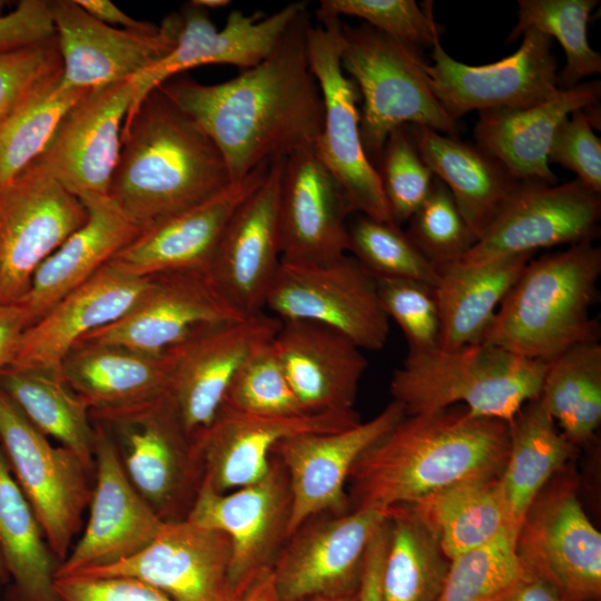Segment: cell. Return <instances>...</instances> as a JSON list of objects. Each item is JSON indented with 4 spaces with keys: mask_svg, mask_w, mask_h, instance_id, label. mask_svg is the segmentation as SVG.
I'll return each mask as SVG.
<instances>
[{
    "mask_svg": "<svg viewBox=\"0 0 601 601\" xmlns=\"http://www.w3.org/2000/svg\"><path fill=\"white\" fill-rule=\"evenodd\" d=\"M49 11L61 59V83L90 90L139 76L174 47L181 27L179 12L149 32L107 26L76 0H50Z\"/></svg>",
    "mask_w": 601,
    "mask_h": 601,
    "instance_id": "obj_18",
    "label": "cell"
},
{
    "mask_svg": "<svg viewBox=\"0 0 601 601\" xmlns=\"http://www.w3.org/2000/svg\"><path fill=\"white\" fill-rule=\"evenodd\" d=\"M272 344L306 412L356 411L358 385L368 362L349 338L317 323L282 321Z\"/></svg>",
    "mask_w": 601,
    "mask_h": 601,
    "instance_id": "obj_30",
    "label": "cell"
},
{
    "mask_svg": "<svg viewBox=\"0 0 601 601\" xmlns=\"http://www.w3.org/2000/svg\"><path fill=\"white\" fill-rule=\"evenodd\" d=\"M55 36L48 0H22L0 16V53L36 46Z\"/></svg>",
    "mask_w": 601,
    "mask_h": 601,
    "instance_id": "obj_54",
    "label": "cell"
},
{
    "mask_svg": "<svg viewBox=\"0 0 601 601\" xmlns=\"http://www.w3.org/2000/svg\"><path fill=\"white\" fill-rule=\"evenodd\" d=\"M56 601H173L156 588L129 577L71 574L55 578Z\"/></svg>",
    "mask_w": 601,
    "mask_h": 601,
    "instance_id": "obj_53",
    "label": "cell"
},
{
    "mask_svg": "<svg viewBox=\"0 0 601 601\" xmlns=\"http://www.w3.org/2000/svg\"><path fill=\"white\" fill-rule=\"evenodd\" d=\"M390 511L351 509L304 522L288 536L272 570L279 600L355 594L366 549Z\"/></svg>",
    "mask_w": 601,
    "mask_h": 601,
    "instance_id": "obj_17",
    "label": "cell"
},
{
    "mask_svg": "<svg viewBox=\"0 0 601 601\" xmlns=\"http://www.w3.org/2000/svg\"><path fill=\"white\" fill-rule=\"evenodd\" d=\"M317 19L306 36L308 62L323 102L315 154L344 189L353 211L392 223L378 171L361 139L359 92L342 68L343 23L339 17L321 11Z\"/></svg>",
    "mask_w": 601,
    "mask_h": 601,
    "instance_id": "obj_8",
    "label": "cell"
},
{
    "mask_svg": "<svg viewBox=\"0 0 601 601\" xmlns=\"http://www.w3.org/2000/svg\"><path fill=\"white\" fill-rule=\"evenodd\" d=\"M269 164L231 183L208 200L144 229L108 264L137 277L179 270L208 272L226 225L264 180Z\"/></svg>",
    "mask_w": 601,
    "mask_h": 601,
    "instance_id": "obj_28",
    "label": "cell"
},
{
    "mask_svg": "<svg viewBox=\"0 0 601 601\" xmlns=\"http://www.w3.org/2000/svg\"><path fill=\"white\" fill-rule=\"evenodd\" d=\"M280 325V319L263 311L205 325L162 353L166 393L189 436L211 423L236 372L256 348L274 338Z\"/></svg>",
    "mask_w": 601,
    "mask_h": 601,
    "instance_id": "obj_13",
    "label": "cell"
},
{
    "mask_svg": "<svg viewBox=\"0 0 601 601\" xmlns=\"http://www.w3.org/2000/svg\"><path fill=\"white\" fill-rule=\"evenodd\" d=\"M4 572H6V568H4L3 559L0 552V577H2Z\"/></svg>",
    "mask_w": 601,
    "mask_h": 601,
    "instance_id": "obj_62",
    "label": "cell"
},
{
    "mask_svg": "<svg viewBox=\"0 0 601 601\" xmlns=\"http://www.w3.org/2000/svg\"><path fill=\"white\" fill-rule=\"evenodd\" d=\"M150 279L106 264L26 328L9 365L59 371L62 358L79 341L127 314L146 293Z\"/></svg>",
    "mask_w": 601,
    "mask_h": 601,
    "instance_id": "obj_29",
    "label": "cell"
},
{
    "mask_svg": "<svg viewBox=\"0 0 601 601\" xmlns=\"http://www.w3.org/2000/svg\"><path fill=\"white\" fill-rule=\"evenodd\" d=\"M387 543L388 519L376 531L366 549L356 601H383L381 579Z\"/></svg>",
    "mask_w": 601,
    "mask_h": 601,
    "instance_id": "obj_55",
    "label": "cell"
},
{
    "mask_svg": "<svg viewBox=\"0 0 601 601\" xmlns=\"http://www.w3.org/2000/svg\"><path fill=\"white\" fill-rule=\"evenodd\" d=\"M61 71L53 39L28 48L0 53V122L37 83Z\"/></svg>",
    "mask_w": 601,
    "mask_h": 601,
    "instance_id": "obj_52",
    "label": "cell"
},
{
    "mask_svg": "<svg viewBox=\"0 0 601 601\" xmlns=\"http://www.w3.org/2000/svg\"><path fill=\"white\" fill-rule=\"evenodd\" d=\"M230 568L229 538L184 519L164 521L155 539L134 556L76 574L138 579L173 601H238Z\"/></svg>",
    "mask_w": 601,
    "mask_h": 601,
    "instance_id": "obj_21",
    "label": "cell"
},
{
    "mask_svg": "<svg viewBox=\"0 0 601 601\" xmlns=\"http://www.w3.org/2000/svg\"><path fill=\"white\" fill-rule=\"evenodd\" d=\"M533 255L480 264L456 262L439 268L434 287L441 322L439 348L454 351L481 343L500 304Z\"/></svg>",
    "mask_w": 601,
    "mask_h": 601,
    "instance_id": "obj_34",
    "label": "cell"
},
{
    "mask_svg": "<svg viewBox=\"0 0 601 601\" xmlns=\"http://www.w3.org/2000/svg\"><path fill=\"white\" fill-rule=\"evenodd\" d=\"M87 219L83 204L37 159L0 187V304H18L38 268Z\"/></svg>",
    "mask_w": 601,
    "mask_h": 601,
    "instance_id": "obj_12",
    "label": "cell"
},
{
    "mask_svg": "<svg viewBox=\"0 0 601 601\" xmlns=\"http://www.w3.org/2000/svg\"><path fill=\"white\" fill-rule=\"evenodd\" d=\"M381 305L402 329L408 349L439 347L441 322L434 287L401 278H375Z\"/></svg>",
    "mask_w": 601,
    "mask_h": 601,
    "instance_id": "obj_50",
    "label": "cell"
},
{
    "mask_svg": "<svg viewBox=\"0 0 601 601\" xmlns=\"http://www.w3.org/2000/svg\"><path fill=\"white\" fill-rule=\"evenodd\" d=\"M344 189L315 154L314 147L284 159L279 196L282 259L324 264L348 253Z\"/></svg>",
    "mask_w": 601,
    "mask_h": 601,
    "instance_id": "obj_27",
    "label": "cell"
},
{
    "mask_svg": "<svg viewBox=\"0 0 601 601\" xmlns=\"http://www.w3.org/2000/svg\"><path fill=\"white\" fill-rule=\"evenodd\" d=\"M0 447L50 551L62 562L91 501V471L73 452L53 445L1 388Z\"/></svg>",
    "mask_w": 601,
    "mask_h": 601,
    "instance_id": "obj_10",
    "label": "cell"
},
{
    "mask_svg": "<svg viewBox=\"0 0 601 601\" xmlns=\"http://www.w3.org/2000/svg\"><path fill=\"white\" fill-rule=\"evenodd\" d=\"M450 564L408 505L391 509L381 579L383 601H437Z\"/></svg>",
    "mask_w": 601,
    "mask_h": 601,
    "instance_id": "obj_41",
    "label": "cell"
},
{
    "mask_svg": "<svg viewBox=\"0 0 601 601\" xmlns=\"http://www.w3.org/2000/svg\"><path fill=\"white\" fill-rule=\"evenodd\" d=\"M499 601H563L558 591L546 581L529 573L515 583Z\"/></svg>",
    "mask_w": 601,
    "mask_h": 601,
    "instance_id": "obj_58",
    "label": "cell"
},
{
    "mask_svg": "<svg viewBox=\"0 0 601 601\" xmlns=\"http://www.w3.org/2000/svg\"><path fill=\"white\" fill-rule=\"evenodd\" d=\"M577 482L558 473L526 511L515 551L523 569L546 581L563 601L601 594V533L578 497Z\"/></svg>",
    "mask_w": 601,
    "mask_h": 601,
    "instance_id": "obj_11",
    "label": "cell"
},
{
    "mask_svg": "<svg viewBox=\"0 0 601 601\" xmlns=\"http://www.w3.org/2000/svg\"><path fill=\"white\" fill-rule=\"evenodd\" d=\"M231 183L213 140L160 88L127 116L109 198L142 229Z\"/></svg>",
    "mask_w": 601,
    "mask_h": 601,
    "instance_id": "obj_3",
    "label": "cell"
},
{
    "mask_svg": "<svg viewBox=\"0 0 601 601\" xmlns=\"http://www.w3.org/2000/svg\"><path fill=\"white\" fill-rule=\"evenodd\" d=\"M272 341L256 348L236 372L223 407L259 415L308 413L297 400Z\"/></svg>",
    "mask_w": 601,
    "mask_h": 601,
    "instance_id": "obj_46",
    "label": "cell"
},
{
    "mask_svg": "<svg viewBox=\"0 0 601 601\" xmlns=\"http://www.w3.org/2000/svg\"><path fill=\"white\" fill-rule=\"evenodd\" d=\"M509 424L451 407L405 415L355 462L351 509L410 505L451 484L503 472Z\"/></svg>",
    "mask_w": 601,
    "mask_h": 601,
    "instance_id": "obj_2",
    "label": "cell"
},
{
    "mask_svg": "<svg viewBox=\"0 0 601 601\" xmlns=\"http://www.w3.org/2000/svg\"><path fill=\"white\" fill-rule=\"evenodd\" d=\"M584 109L572 111L556 128L548 161L572 170L590 190L601 194V140Z\"/></svg>",
    "mask_w": 601,
    "mask_h": 601,
    "instance_id": "obj_51",
    "label": "cell"
},
{
    "mask_svg": "<svg viewBox=\"0 0 601 601\" xmlns=\"http://www.w3.org/2000/svg\"><path fill=\"white\" fill-rule=\"evenodd\" d=\"M82 204L87 209L86 221L43 262L18 303L28 327L90 279L144 230L109 197Z\"/></svg>",
    "mask_w": 601,
    "mask_h": 601,
    "instance_id": "obj_32",
    "label": "cell"
},
{
    "mask_svg": "<svg viewBox=\"0 0 601 601\" xmlns=\"http://www.w3.org/2000/svg\"><path fill=\"white\" fill-rule=\"evenodd\" d=\"M59 372L90 411L130 406L166 392L164 354L79 343L65 355Z\"/></svg>",
    "mask_w": 601,
    "mask_h": 601,
    "instance_id": "obj_35",
    "label": "cell"
},
{
    "mask_svg": "<svg viewBox=\"0 0 601 601\" xmlns=\"http://www.w3.org/2000/svg\"><path fill=\"white\" fill-rule=\"evenodd\" d=\"M137 89L134 78L88 90L65 116L39 158L81 203L109 197L124 124Z\"/></svg>",
    "mask_w": 601,
    "mask_h": 601,
    "instance_id": "obj_19",
    "label": "cell"
},
{
    "mask_svg": "<svg viewBox=\"0 0 601 601\" xmlns=\"http://www.w3.org/2000/svg\"><path fill=\"white\" fill-rule=\"evenodd\" d=\"M300 601H356V593L349 595H316Z\"/></svg>",
    "mask_w": 601,
    "mask_h": 601,
    "instance_id": "obj_61",
    "label": "cell"
},
{
    "mask_svg": "<svg viewBox=\"0 0 601 601\" xmlns=\"http://www.w3.org/2000/svg\"><path fill=\"white\" fill-rule=\"evenodd\" d=\"M600 195L578 179L553 185L520 181L457 263L480 264L558 245L592 243L600 235Z\"/></svg>",
    "mask_w": 601,
    "mask_h": 601,
    "instance_id": "obj_16",
    "label": "cell"
},
{
    "mask_svg": "<svg viewBox=\"0 0 601 601\" xmlns=\"http://www.w3.org/2000/svg\"><path fill=\"white\" fill-rule=\"evenodd\" d=\"M88 90L61 83V71L32 87L0 122V187L40 158L68 111Z\"/></svg>",
    "mask_w": 601,
    "mask_h": 601,
    "instance_id": "obj_42",
    "label": "cell"
},
{
    "mask_svg": "<svg viewBox=\"0 0 601 601\" xmlns=\"http://www.w3.org/2000/svg\"><path fill=\"white\" fill-rule=\"evenodd\" d=\"M601 275L592 243L531 259L500 304L482 342L550 363L569 348L599 342L591 315Z\"/></svg>",
    "mask_w": 601,
    "mask_h": 601,
    "instance_id": "obj_4",
    "label": "cell"
},
{
    "mask_svg": "<svg viewBox=\"0 0 601 601\" xmlns=\"http://www.w3.org/2000/svg\"><path fill=\"white\" fill-rule=\"evenodd\" d=\"M244 316L208 272H169L151 276L148 289L127 314L77 344L114 345L160 355L205 325Z\"/></svg>",
    "mask_w": 601,
    "mask_h": 601,
    "instance_id": "obj_22",
    "label": "cell"
},
{
    "mask_svg": "<svg viewBox=\"0 0 601 601\" xmlns=\"http://www.w3.org/2000/svg\"><path fill=\"white\" fill-rule=\"evenodd\" d=\"M342 68L363 99L361 139L367 158L376 167L390 134L406 125L428 127L456 137L457 121L434 96L425 62L415 48L397 41L366 23H343Z\"/></svg>",
    "mask_w": 601,
    "mask_h": 601,
    "instance_id": "obj_6",
    "label": "cell"
},
{
    "mask_svg": "<svg viewBox=\"0 0 601 601\" xmlns=\"http://www.w3.org/2000/svg\"><path fill=\"white\" fill-rule=\"evenodd\" d=\"M407 132L433 176L449 189L475 242L500 213L520 181L493 156L425 126Z\"/></svg>",
    "mask_w": 601,
    "mask_h": 601,
    "instance_id": "obj_33",
    "label": "cell"
},
{
    "mask_svg": "<svg viewBox=\"0 0 601 601\" xmlns=\"http://www.w3.org/2000/svg\"><path fill=\"white\" fill-rule=\"evenodd\" d=\"M500 476L457 482L408 505L449 560L491 542L503 531L518 535Z\"/></svg>",
    "mask_w": 601,
    "mask_h": 601,
    "instance_id": "obj_36",
    "label": "cell"
},
{
    "mask_svg": "<svg viewBox=\"0 0 601 601\" xmlns=\"http://www.w3.org/2000/svg\"><path fill=\"white\" fill-rule=\"evenodd\" d=\"M515 541L516 533L506 530L451 560L437 601H499L525 574Z\"/></svg>",
    "mask_w": 601,
    "mask_h": 601,
    "instance_id": "obj_44",
    "label": "cell"
},
{
    "mask_svg": "<svg viewBox=\"0 0 601 601\" xmlns=\"http://www.w3.org/2000/svg\"><path fill=\"white\" fill-rule=\"evenodd\" d=\"M509 424V453L500 476L516 532L532 502L578 452L539 398L525 403Z\"/></svg>",
    "mask_w": 601,
    "mask_h": 601,
    "instance_id": "obj_37",
    "label": "cell"
},
{
    "mask_svg": "<svg viewBox=\"0 0 601 601\" xmlns=\"http://www.w3.org/2000/svg\"><path fill=\"white\" fill-rule=\"evenodd\" d=\"M0 552L26 601H56L57 565L36 514L0 447Z\"/></svg>",
    "mask_w": 601,
    "mask_h": 601,
    "instance_id": "obj_39",
    "label": "cell"
},
{
    "mask_svg": "<svg viewBox=\"0 0 601 601\" xmlns=\"http://www.w3.org/2000/svg\"><path fill=\"white\" fill-rule=\"evenodd\" d=\"M519 49L493 63L470 66L453 59L442 47L440 33L432 42V65H424L430 87L455 121L473 110L520 109L554 97L558 61L552 39L528 29Z\"/></svg>",
    "mask_w": 601,
    "mask_h": 601,
    "instance_id": "obj_14",
    "label": "cell"
},
{
    "mask_svg": "<svg viewBox=\"0 0 601 601\" xmlns=\"http://www.w3.org/2000/svg\"><path fill=\"white\" fill-rule=\"evenodd\" d=\"M599 80L560 90L528 108L479 111L476 145L496 158L519 181L556 184L548 152L559 125L574 110L599 105Z\"/></svg>",
    "mask_w": 601,
    "mask_h": 601,
    "instance_id": "obj_31",
    "label": "cell"
},
{
    "mask_svg": "<svg viewBox=\"0 0 601 601\" xmlns=\"http://www.w3.org/2000/svg\"><path fill=\"white\" fill-rule=\"evenodd\" d=\"M408 223L406 233L437 269L459 262L475 243L449 189L435 177Z\"/></svg>",
    "mask_w": 601,
    "mask_h": 601,
    "instance_id": "obj_48",
    "label": "cell"
},
{
    "mask_svg": "<svg viewBox=\"0 0 601 601\" xmlns=\"http://www.w3.org/2000/svg\"><path fill=\"white\" fill-rule=\"evenodd\" d=\"M311 23L306 8L266 58L230 80L179 78L159 87L213 140L233 183L314 147L321 134L323 102L307 57Z\"/></svg>",
    "mask_w": 601,
    "mask_h": 601,
    "instance_id": "obj_1",
    "label": "cell"
},
{
    "mask_svg": "<svg viewBox=\"0 0 601 601\" xmlns=\"http://www.w3.org/2000/svg\"><path fill=\"white\" fill-rule=\"evenodd\" d=\"M548 365L483 342L454 351L408 349L390 393L405 415L463 403L472 415L509 423L539 397Z\"/></svg>",
    "mask_w": 601,
    "mask_h": 601,
    "instance_id": "obj_5",
    "label": "cell"
},
{
    "mask_svg": "<svg viewBox=\"0 0 601 601\" xmlns=\"http://www.w3.org/2000/svg\"><path fill=\"white\" fill-rule=\"evenodd\" d=\"M284 159L270 161L264 180L235 210L208 269L224 295L244 315L265 309L282 260L279 196Z\"/></svg>",
    "mask_w": 601,
    "mask_h": 601,
    "instance_id": "obj_25",
    "label": "cell"
},
{
    "mask_svg": "<svg viewBox=\"0 0 601 601\" xmlns=\"http://www.w3.org/2000/svg\"><path fill=\"white\" fill-rule=\"evenodd\" d=\"M597 0H519L516 23L508 42L528 29L555 38L565 52V65L556 76L560 90L573 88L591 75L601 72V56L588 41V24Z\"/></svg>",
    "mask_w": 601,
    "mask_h": 601,
    "instance_id": "obj_43",
    "label": "cell"
},
{
    "mask_svg": "<svg viewBox=\"0 0 601 601\" xmlns=\"http://www.w3.org/2000/svg\"><path fill=\"white\" fill-rule=\"evenodd\" d=\"M290 504L287 472L273 454L269 471L255 483L225 493L201 483L186 520L229 538L230 575L238 598L273 570L288 539Z\"/></svg>",
    "mask_w": 601,
    "mask_h": 601,
    "instance_id": "obj_15",
    "label": "cell"
},
{
    "mask_svg": "<svg viewBox=\"0 0 601 601\" xmlns=\"http://www.w3.org/2000/svg\"><path fill=\"white\" fill-rule=\"evenodd\" d=\"M317 11L356 17L373 29L412 48L432 46L440 33L433 2L414 0H322Z\"/></svg>",
    "mask_w": 601,
    "mask_h": 601,
    "instance_id": "obj_49",
    "label": "cell"
},
{
    "mask_svg": "<svg viewBox=\"0 0 601 601\" xmlns=\"http://www.w3.org/2000/svg\"><path fill=\"white\" fill-rule=\"evenodd\" d=\"M92 423L96 483L89 519L77 544L57 566L55 578L134 556L155 539L164 522L129 482L107 433Z\"/></svg>",
    "mask_w": 601,
    "mask_h": 601,
    "instance_id": "obj_24",
    "label": "cell"
},
{
    "mask_svg": "<svg viewBox=\"0 0 601 601\" xmlns=\"http://www.w3.org/2000/svg\"><path fill=\"white\" fill-rule=\"evenodd\" d=\"M306 8V2H294L269 16L233 10L225 26L217 30L207 10L190 2L185 4L179 12L181 27L175 47L135 78L138 89L130 112L147 95L188 69L223 63L245 70L257 65Z\"/></svg>",
    "mask_w": 601,
    "mask_h": 601,
    "instance_id": "obj_26",
    "label": "cell"
},
{
    "mask_svg": "<svg viewBox=\"0 0 601 601\" xmlns=\"http://www.w3.org/2000/svg\"><path fill=\"white\" fill-rule=\"evenodd\" d=\"M377 166L392 223L401 227L427 197L434 176L420 157L406 126L390 134Z\"/></svg>",
    "mask_w": 601,
    "mask_h": 601,
    "instance_id": "obj_47",
    "label": "cell"
},
{
    "mask_svg": "<svg viewBox=\"0 0 601 601\" xmlns=\"http://www.w3.org/2000/svg\"><path fill=\"white\" fill-rule=\"evenodd\" d=\"M562 434L588 444L601 422V345L578 344L548 365L538 397Z\"/></svg>",
    "mask_w": 601,
    "mask_h": 601,
    "instance_id": "obj_40",
    "label": "cell"
},
{
    "mask_svg": "<svg viewBox=\"0 0 601 601\" xmlns=\"http://www.w3.org/2000/svg\"><path fill=\"white\" fill-rule=\"evenodd\" d=\"M190 3L208 11V9H218V8L228 7L230 1L228 0H191Z\"/></svg>",
    "mask_w": 601,
    "mask_h": 601,
    "instance_id": "obj_60",
    "label": "cell"
},
{
    "mask_svg": "<svg viewBox=\"0 0 601 601\" xmlns=\"http://www.w3.org/2000/svg\"><path fill=\"white\" fill-rule=\"evenodd\" d=\"M238 601H280L273 572L258 578L238 599Z\"/></svg>",
    "mask_w": 601,
    "mask_h": 601,
    "instance_id": "obj_59",
    "label": "cell"
},
{
    "mask_svg": "<svg viewBox=\"0 0 601 601\" xmlns=\"http://www.w3.org/2000/svg\"><path fill=\"white\" fill-rule=\"evenodd\" d=\"M348 252L374 278L412 279L435 287L437 267L394 223L359 217L348 226Z\"/></svg>",
    "mask_w": 601,
    "mask_h": 601,
    "instance_id": "obj_45",
    "label": "cell"
},
{
    "mask_svg": "<svg viewBox=\"0 0 601 601\" xmlns=\"http://www.w3.org/2000/svg\"><path fill=\"white\" fill-rule=\"evenodd\" d=\"M395 401L376 416L334 432L307 433L286 439L273 450L284 465L290 489L288 536L313 516L351 510L349 473L357 459L403 417Z\"/></svg>",
    "mask_w": 601,
    "mask_h": 601,
    "instance_id": "obj_20",
    "label": "cell"
},
{
    "mask_svg": "<svg viewBox=\"0 0 601 601\" xmlns=\"http://www.w3.org/2000/svg\"><path fill=\"white\" fill-rule=\"evenodd\" d=\"M27 327V317L19 304H0V370L12 362Z\"/></svg>",
    "mask_w": 601,
    "mask_h": 601,
    "instance_id": "obj_56",
    "label": "cell"
},
{
    "mask_svg": "<svg viewBox=\"0 0 601 601\" xmlns=\"http://www.w3.org/2000/svg\"><path fill=\"white\" fill-rule=\"evenodd\" d=\"M359 422L357 411L259 415L221 406L211 423L193 436L203 462V484L218 493L249 485L267 474L279 442Z\"/></svg>",
    "mask_w": 601,
    "mask_h": 601,
    "instance_id": "obj_23",
    "label": "cell"
},
{
    "mask_svg": "<svg viewBox=\"0 0 601 601\" xmlns=\"http://www.w3.org/2000/svg\"><path fill=\"white\" fill-rule=\"evenodd\" d=\"M131 485L162 521L187 518L204 477L198 447L165 392L130 406L90 411Z\"/></svg>",
    "mask_w": 601,
    "mask_h": 601,
    "instance_id": "obj_7",
    "label": "cell"
},
{
    "mask_svg": "<svg viewBox=\"0 0 601 601\" xmlns=\"http://www.w3.org/2000/svg\"><path fill=\"white\" fill-rule=\"evenodd\" d=\"M76 2L91 17L114 28L138 32H149L158 28L157 24L136 20L109 0H76Z\"/></svg>",
    "mask_w": 601,
    "mask_h": 601,
    "instance_id": "obj_57",
    "label": "cell"
},
{
    "mask_svg": "<svg viewBox=\"0 0 601 601\" xmlns=\"http://www.w3.org/2000/svg\"><path fill=\"white\" fill-rule=\"evenodd\" d=\"M265 308L280 321L333 328L361 349L383 348L390 334L376 279L347 254L324 264L282 259Z\"/></svg>",
    "mask_w": 601,
    "mask_h": 601,
    "instance_id": "obj_9",
    "label": "cell"
},
{
    "mask_svg": "<svg viewBox=\"0 0 601 601\" xmlns=\"http://www.w3.org/2000/svg\"><path fill=\"white\" fill-rule=\"evenodd\" d=\"M0 388L45 435L73 452L95 471V427L90 410L59 371L6 366Z\"/></svg>",
    "mask_w": 601,
    "mask_h": 601,
    "instance_id": "obj_38",
    "label": "cell"
}]
</instances>
